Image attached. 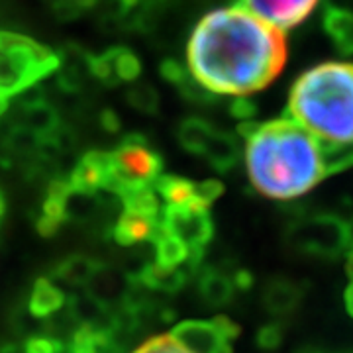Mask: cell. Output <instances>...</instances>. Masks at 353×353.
I'll return each instance as SVG.
<instances>
[{"mask_svg": "<svg viewBox=\"0 0 353 353\" xmlns=\"http://www.w3.org/2000/svg\"><path fill=\"white\" fill-rule=\"evenodd\" d=\"M289 57L287 36L243 4L208 12L192 30L187 61L212 94L245 99L277 79Z\"/></svg>", "mask_w": 353, "mask_h": 353, "instance_id": "1", "label": "cell"}, {"mask_svg": "<svg viewBox=\"0 0 353 353\" xmlns=\"http://www.w3.org/2000/svg\"><path fill=\"white\" fill-rule=\"evenodd\" d=\"M152 243L155 245V263L163 267H183L190 259L189 248L171 232H167L161 226V222H159V232L155 234Z\"/></svg>", "mask_w": 353, "mask_h": 353, "instance_id": "22", "label": "cell"}, {"mask_svg": "<svg viewBox=\"0 0 353 353\" xmlns=\"http://www.w3.org/2000/svg\"><path fill=\"white\" fill-rule=\"evenodd\" d=\"M88 75L101 81L106 87L118 83H134L141 73L138 55L128 48H112L101 55H88Z\"/></svg>", "mask_w": 353, "mask_h": 353, "instance_id": "9", "label": "cell"}, {"mask_svg": "<svg viewBox=\"0 0 353 353\" xmlns=\"http://www.w3.org/2000/svg\"><path fill=\"white\" fill-rule=\"evenodd\" d=\"M281 341H283V334H281V328L277 324H269V326L259 330V334H257V343L263 350H275Z\"/></svg>", "mask_w": 353, "mask_h": 353, "instance_id": "31", "label": "cell"}, {"mask_svg": "<svg viewBox=\"0 0 353 353\" xmlns=\"http://www.w3.org/2000/svg\"><path fill=\"white\" fill-rule=\"evenodd\" d=\"M128 102L141 112L153 114L159 108V94L152 85H134L128 90Z\"/></svg>", "mask_w": 353, "mask_h": 353, "instance_id": "27", "label": "cell"}, {"mask_svg": "<svg viewBox=\"0 0 353 353\" xmlns=\"http://www.w3.org/2000/svg\"><path fill=\"white\" fill-rule=\"evenodd\" d=\"M190 271L187 265L183 267H163L159 263L145 265L136 281H139L148 290H157V292H176L185 287Z\"/></svg>", "mask_w": 353, "mask_h": 353, "instance_id": "15", "label": "cell"}, {"mask_svg": "<svg viewBox=\"0 0 353 353\" xmlns=\"http://www.w3.org/2000/svg\"><path fill=\"white\" fill-rule=\"evenodd\" d=\"M4 210H6V204H4V196H2V192H0V218L4 216Z\"/></svg>", "mask_w": 353, "mask_h": 353, "instance_id": "37", "label": "cell"}, {"mask_svg": "<svg viewBox=\"0 0 353 353\" xmlns=\"http://www.w3.org/2000/svg\"><path fill=\"white\" fill-rule=\"evenodd\" d=\"M24 353H63V345L61 341L55 338H48V336H32L24 341L22 345Z\"/></svg>", "mask_w": 353, "mask_h": 353, "instance_id": "30", "label": "cell"}, {"mask_svg": "<svg viewBox=\"0 0 353 353\" xmlns=\"http://www.w3.org/2000/svg\"><path fill=\"white\" fill-rule=\"evenodd\" d=\"M102 120V128L104 130H108V132H118V128H120V120H118V116L110 110H106V112H102L101 116Z\"/></svg>", "mask_w": 353, "mask_h": 353, "instance_id": "32", "label": "cell"}, {"mask_svg": "<svg viewBox=\"0 0 353 353\" xmlns=\"http://www.w3.org/2000/svg\"><path fill=\"white\" fill-rule=\"evenodd\" d=\"M303 299V289L299 285H294L292 281L287 279H275L271 281L263 292V303L265 308L271 314L285 316L290 314Z\"/></svg>", "mask_w": 353, "mask_h": 353, "instance_id": "16", "label": "cell"}, {"mask_svg": "<svg viewBox=\"0 0 353 353\" xmlns=\"http://www.w3.org/2000/svg\"><path fill=\"white\" fill-rule=\"evenodd\" d=\"M18 126L32 132L41 141H48L57 136L59 114L46 101H30L22 104L18 114Z\"/></svg>", "mask_w": 353, "mask_h": 353, "instance_id": "12", "label": "cell"}, {"mask_svg": "<svg viewBox=\"0 0 353 353\" xmlns=\"http://www.w3.org/2000/svg\"><path fill=\"white\" fill-rule=\"evenodd\" d=\"M202 157L212 165L216 171L226 173V171H230L236 165L238 157H240L238 141L232 138L230 134H226V132L214 130L212 138L208 139V143H206V148L202 152Z\"/></svg>", "mask_w": 353, "mask_h": 353, "instance_id": "18", "label": "cell"}, {"mask_svg": "<svg viewBox=\"0 0 353 353\" xmlns=\"http://www.w3.org/2000/svg\"><path fill=\"white\" fill-rule=\"evenodd\" d=\"M296 353H326V352H322V350H316V347H303V350H299Z\"/></svg>", "mask_w": 353, "mask_h": 353, "instance_id": "36", "label": "cell"}, {"mask_svg": "<svg viewBox=\"0 0 353 353\" xmlns=\"http://www.w3.org/2000/svg\"><path fill=\"white\" fill-rule=\"evenodd\" d=\"M65 304L63 290L59 289L51 279L39 277L32 292H30V301H28V308L32 316L36 318H48V316L55 314L57 310H61Z\"/></svg>", "mask_w": 353, "mask_h": 353, "instance_id": "17", "label": "cell"}, {"mask_svg": "<svg viewBox=\"0 0 353 353\" xmlns=\"http://www.w3.org/2000/svg\"><path fill=\"white\" fill-rule=\"evenodd\" d=\"M236 285H234V279L222 273V271H216V269H206L202 271L201 277H199V292L204 299V303L210 304V306H224L232 299H234V292H236Z\"/></svg>", "mask_w": 353, "mask_h": 353, "instance_id": "19", "label": "cell"}, {"mask_svg": "<svg viewBox=\"0 0 353 353\" xmlns=\"http://www.w3.org/2000/svg\"><path fill=\"white\" fill-rule=\"evenodd\" d=\"M6 110H8V97L0 92V116H4Z\"/></svg>", "mask_w": 353, "mask_h": 353, "instance_id": "35", "label": "cell"}, {"mask_svg": "<svg viewBox=\"0 0 353 353\" xmlns=\"http://www.w3.org/2000/svg\"><path fill=\"white\" fill-rule=\"evenodd\" d=\"M324 28L341 53H353V14L343 8H328Z\"/></svg>", "mask_w": 353, "mask_h": 353, "instance_id": "24", "label": "cell"}, {"mask_svg": "<svg viewBox=\"0 0 353 353\" xmlns=\"http://www.w3.org/2000/svg\"><path fill=\"white\" fill-rule=\"evenodd\" d=\"M71 192V185H69V179H55L51 181L48 194H46V201L41 204V212H39L38 222V232L41 236H53L65 220V201H67V194Z\"/></svg>", "mask_w": 353, "mask_h": 353, "instance_id": "13", "label": "cell"}, {"mask_svg": "<svg viewBox=\"0 0 353 353\" xmlns=\"http://www.w3.org/2000/svg\"><path fill=\"white\" fill-rule=\"evenodd\" d=\"M148 2H161V0H148Z\"/></svg>", "mask_w": 353, "mask_h": 353, "instance_id": "38", "label": "cell"}, {"mask_svg": "<svg viewBox=\"0 0 353 353\" xmlns=\"http://www.w3.org/2000/svg\"><path fill=\"white\" fill-rule=\"evenodd\" d=\"M320 2L322 0H241L245 8L285 34L308 20Z\"/></svg>", "mask_w": 353, "mask_h": 353, "instance_id": "10", "label": "cell"}, {"mask_svg": "<svg viewBox=\"0 0 353 353\" xmlns=\"http://www.w3.org/2000/svg\"><path fill=\"white\" fill-rule=\"evenodd\" d=\"M159 232V218L122 212L114 226V240L120 245H134L141 241H153Z\"/></svg>", "mask_w": 353, "mask_h": 353, "instance_id": "14", "label": "cell"}, {"mask_svg": "<svg viewBox=\"0 0 353 353\" xmlns=\"http://www.w3.org/2000/svg\"><path fill=\"white\" fill-rule=\"evenodd\" d=\"M245 169L253 189L273 201L304 196L332 175V165L322 145L292 118L245 122Z\"/></svg>", "mask_w": 353, "mask_h": 353, "instance_id": "2", "label": "cell"}, {"mask_svg": "<svg viewBox=\"0 0 353 353\" xmlns=\"http://www.w3.org/2000/svg\"><path fill=\"white\" fill-rule=\"evenodd\" d=\"M169 336L189 353H232L240 328L226 316H216L212 320L179 322Z\"/></svg>", "mask_w": 353, "mask_h": 353, "instance_id": "8", "label": "cell"}, {"mask_svg": "<svg viewBox=\"0 0 353 353\" xmlns=\"http://www.w3.org/2000/svg\"><path fill=\"white\" fill-rule=\"evenodd\" d=\"M114 350L116 341L112 336L88 326H79L69 340V353H112Z\"/></svg>", "mask_w": 353, "mask_h": 353, "instance_id": "26", "label": "cell"}, {"mask_svg": "<svg viewBox=\"0 0 353 353\" xmlns=\"http://www.w3.org/2000/svg\"><path fill=\"white\" fill-rule=\"evenodd\" d=\"M290 243L316 257H338L350 252V222L334 214L306 216L290 228Z\"/></svg>", "mask_w": 353, "mask_h": 353, "instance_id": "5", "label": "cell"}, {"mask_svg": "<svg viewBox=\"0 0 353 353\" xmlns=\"http://www.w3.org/2000/svg\"><path fill=\"white\" fill-rule=\"evenodd\" d=\"M0 353H24V352H22V347H20V345L6 343V345H2V347H0Z\"/></svg>", "mask_w": 353, "mask_h": 353, "instance_id": "34", "label": "cell"}, {"mask_svg": "<svg viewBox=\"0 0 353 353\" xmlns=\"http://www.w3.org/2000/svg\"><path fill=\"white\" fill-rule=\"evenodd\" d=\"M102 263L87 255H71L55 269V277L71 287H88Z\"/></svg>", "mask_w": 353, "mask_h": 353, "instance_id": "20", "label": "cell"}, {"mask_svg": "<svg viewBox=\"0 0 353 353\" xmlns=\"http://www.w3.org/2000/svg\"><path fill=\"white\" fill-rule=\"evenodd\" d=\"M71 190L85 194H99L101 190L110 192L112 189V169H110V153L88 152L85 153L73 173L67 176Z\"/></svg>", "mask_w": 353, "mask_h": 353, "instance_id": "11", "label": "cell"}, {"mask_svg": "<svg viewBox=\"0 0 353 353\" xmlns=\"http://www.w3.org/2000/svg\"><path fill=\"white\" fill-rule=\"evenodd\" d=\"M161 226L176 236L190 250L187 267L194 273L199 269L204 248L214 236V224L208 208L187 204V206H163L159 212Z\"/></svg>", "mask_w": 353, "mask_h": 353, "instance_id": "7", "label": "cell"}, {"mask_svg": "<svg viewBox=\"0 0 353 353\" xmlns=\"http://www.w3.org/2000/svg\"><path fill=\"white\" fill-rule=\"evenodd\" d=\"M224 192V187L220 181L208 179L202 183H194V206H202V208H210L212 202L218 201Z\"/></svg>", "mask_w": 353, "mask_h": 353, "instance_id": "28", "label": "cell"}, {"mask_svg": "<svg viewBox=\"0 0 353 353\" xmlns=\"http://www.w3.org/2000/svg\"><path fill=\"white\" fill-rule=\"evenodd\" d=\"M352 281H350V285H347V290H345V306H347V312L353 316V275Z\"/></svg>", "mask_w": 353, "mask_h": 353, "instance_id": "33", "label": "cell"}, {"mask_svg": "<svg viewBox=\"0 0 353 353\" xmlns=\"http://www.w3.org/2000/svg\"><path fill=\"white\" fill-rule=\"evenodd\" d=\"M116 196L122 202L124 212L139 216H150V218H159L161 202H159L157 192L153 190V185L124 189L122 192H118Z\"/></svg>", "mask_w": 353, "mask_h": 353, "instance_id": "23", "label": "cell"}, {"mask_svg": "<svg viewBox=\"0 0 353 353\" xmlns=\"http://www.w3.org/2000/svg\"><path fill=\"white\" fill-rule=\"evenodd\" d=\"M61 63L59 53L24 34L0 30V92L20 94L53 75Z\"/></svg>", "mask_w": 353, "mask_h": 353, "instance_id": "4", "label": "cell"}, {"mask_svg": "<svg viewBox=\"0 0 353 353\" xmlns=\"http://www.w3.org/2000/svg\"><path fill=\"white\" fill-rule=\"evenodd\" d=\"M287 112L322 145L334 173L353 165L352 61H324L301 73Z\"/></svg>", "mask_w": 353, "mask_h": 353, "instance_id": "3", "label": "cell"}, {"mask_svg": "<svg viewBox=\"0 0 353 353\" xmlns=\"http://www.w3.org/2000/svg\"><path fill=\"white\" fill-rule=\"evenodd\" d=\"M134 353H189L171 340V336H155L143 341Z\"/></svg>", "mask_w": 353, "mask_h": 353, "instance_id": "29", "label": "cell"}, {"mask_svg": "<svg viewBox=\"0 0 353 353\" xmlns=\"http://www.w3.org/2000/svg\"><path fill=\"white\" fill-rule=\"evenodd\" d=\"M153 190L163 201V206L194 204V183L185 176L159 175L153 183Z\"/></svg>", "mask_w": 353, "mask_h": 353, "instance_id": "21", "label": "cell"}, {"mask_svg": "<svg viewBox=\"0 0 353 353\" xmlns=\"http://www.w3.org/2000/svg\"><path fill=\"white\" fill-rule=\"evenodd\" d=\"M112 194L132 187H148L161 175L163 159L141 138H128L110 153Z\"/></svg>", "mask_w": 353, "mask_h": 353, "instance_id": "6", "label": "cell"}, {"mask_svg": "<svg viewBox=\"0 0 353 353\" xmlns=\"http://www.w3.org/2000/svg\"><path fill=\"white\" fill-rule=\"evenodd\" d=\"M216 128L202 120V118H187L181 126H179V132H176V138H179V143L187 150L189 153H196V155H202L208 139L212 138Z\"/></svg>", "mask_w": 353, "mask_h": 353, "instance_id": "25", "label": "cell"}]
</instances>
